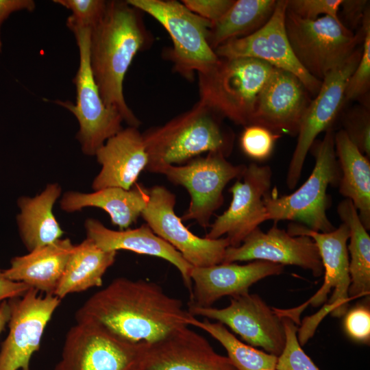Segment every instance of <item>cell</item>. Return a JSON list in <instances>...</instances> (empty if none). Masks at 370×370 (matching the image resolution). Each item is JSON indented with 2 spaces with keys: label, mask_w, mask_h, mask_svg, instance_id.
I'll return each mask as SVG.
<instances>
[{
  "label": "cell",
  "mask_w": 370,
  "mask_h": 370,
  "mask_svg": "<svg viewBox=\"0 0 370 370\" xmlns=\"http://www.w3.org/2000/svg\"><path fill=\"white\" fill-rule=\"evenodd\" d=\"M10 306L8 300L0 304V334L3 331L10 318Z\"/></svg>",
  "instance_id": "43"
},
{
  "label": "cell",
  "mask_w": 370,
  "mask_h": 370,
  "mask_svg": "<svg viewBox=\"0 0 370 370\" xmlns=\"http://www.w3.org/2000/svg\"><path fill=\"white\" fill-rule=\"evenodd\" d=\"M148 344L127 341L95 323L76 322L53 370H134Z\"/></svg>",
  "instance_id": "10"
},
{
  "label": "cell",
  "mask_w": 370,
  "mask_h": 370,
  "mask_svg": "<svg viewBox=\"0 0 370 370\" xmlns=\"http://www.w3.org/2000/svg\"><path fill=\"white\" fill-rule=\"evenodd\" d=\"M280 137L269 130L258 125L245 127L240 143L243 151L249 158L262 160L271 154L276 140Z\"/></svg>",
  "instance_id": "36"
},
{
  "label": "cell",
  "mask_w": 370,
  "mask_h": 370,
  "mask_svg": "<svg viewBox=\"0 0 370 370\" xmlns=\"http://www.w3.org/2000/svg\"><path fill=\"white\" fill-rule=\"evenodd\" d=\"M86 238L92 240L101 249L117 251L127 250L139 254L162 258L174 265L180 271L184 284L190 293L192 289L189 264L169 243L157 236L147 224L135 229L112 230L95 219L85 221Z\"/></svg>",
  "instance_id": "23"
},
{
  "label": "cell",
  "mask_w": 370,
  "mask_h": 370,
  "mask_svg": "<svg viewBox=\"0 0 370 370\" xmlns=\"http://www.w3.org/2000/svg\"><path fill=\"white\" fill-rule=\"evenodd\" d=\"M149 199L141 213L146 224L173 246L193 267L222 263L230 242L226 237L201 238L192 233L175 212V195L159 185L148 188Z\"/></svg>",
  "instance_id": "13"
},
{
  "label": "cell",
  "mask_w": 370,
  "mask_h": 370,
  "mask_svg": "<svg viewBox=\"0 0 370 370\" xmlns=\"http://www.w3.org/2000/svg\"><path fill=\"white\" fill-rule=\"evenodd\" d=\"M38 293L29 288L8 300L9 332L1 345L0 370H31L32 357L40 349L45 329L61 302L53 295Z\"/></svg>",
  "instance_id": "12"
},
{
  "label": "cell",
  "mask_w": 370,
  "mask_h": 370,
  "mask_svg": "<svg viewBox=\"0 0 370 370\" xmlns=\"http://www.w3.org/2000/svg\"><path fill=\"white\" fill-rule=\"evenodd\" d=\"M224 119L199 100L189 110L143 134L149 172L161 174L171 165H182L204 153L216 152L228 157L235 134Z\"/></svg>",
  "instance_id": "3"
},
{
  "label": "cell",
  "mask_w": 370,
  "mask_h": 370,
  "mask_svg": "<svg viewBox=\"0 0 370 370\" xmlns=\"http://www.w3.org/2000/svg\"><path fill=\"white\" fill-rule=\"evenodd\" d=\"M148 199V188L136 183L128 190L108 187L90 193L68 191L60 200V208L66 212L87 207L101 208L109 214L113 225L123 230L137 221Z\"/></svg>",
  "instance_id": "25"
},
{
  "label": "cell",
  "mask_w": 370,
  "mask_h": 370,
  "mask_svg": "<svg viewBox=\"0 0 370 370\" xmlns=\"http://www.w3.org/2000/svg\"><path fill=\"white\" fill-rule=\"evenodd\" d=\"M310 150L315 164L306 182L290 195L278 197L269 191L264 196L267 221H297L312 230L330 232L335 227L326 214L330 204L327 189L338 186L341 177L333 129L327 130L322 140H315Z\"/></svg>",
  "instance_id": "5"
},
{
  "label": "cell",
  "mask_w": 370,
  "mask_h": 370,
  "mask_svg": "<svg viewBox=\"0 0 370 370\" xmlns=\"http://www.w3.org/2000/svg\"><path fill=\"white\" fill-rule=\"evenodd\" d=\"M275 0L234 1L225 14L212 25L208 43L214 49L225 42L247 36L263 26L271 16Z\"/></svg>",
  "instance_id": "30"
},
{
  "label": "cell",
  "mask_w": 370,
  "mask_h": 370,
  "mask_svg": "<svg viewBox=\"0 0 370 370\" xmlns=\"http://www.w3.org/2000/svg\"><path fill=\"white\" fill-rule=\"evenodd\" d=\"M190 325L201 328L219 341L226 349L227 357L238 370H275L278 356L243 343L223 324L212 323L207 319L200 321L194 317Z\"/></svg>",
  "instance_id": "31"
},
{
  "label": "cell",
  "mask_w": 370,
  "mask_h": 370,
  "mask_svg": "<svg viewBox=\"0 0 370 370\" xmlns=\"http://www.w3.org/2000/svg\"><path fill=\"white\" fill-rule=\"evenodd\" d=\"M283 271L284 265L264 260L244 265L223 262L208 267H193L189 304L210 307L223 297L248 293L252 284L266 277L280 275Z\"/></svg>",
  "instance_id": "21"
},
{
  "label": "cell",
  "mask_w": 370,
  "mask_h": 370,
  "mask_svg": "<svg viewBox=\"0 0 370 370\" xmlns=\"http://www.w3.org/2000/svg\"><path fill=\"white\" fill-rule=\"evenodd\" d=\"M29 288L23 282L6 278L0 270V304L3 301L23 295Z\"/></svg>",
  "instance_id": "42"
},
{
  "label": "cell",
  "mask_w": 370,
  "mask_h": 370,
  "mask_svg": "<svg viewBox=\"0 0 370 370\" xmlns=\"http://www.w3.org/2000/svg\"><path fill=\"white\" fill-rule=\"evenodd\" d=\"M334 146L341 172L339 193L350 199L367 229L370 228V162L343 130L334 133Z\"/></svg>",
  "instance_id": "27"
},
{
  "label": "cell",
  "mask_w": 370,
  "mask_h": 370,
  "mask_svg": "<svg viewBox=\"0 0 370 370\" xmlns=\"http://www.w3.org/2000/svg\"><path fill=\"white\" fill-rule=\"evenodd\" d=\"M79 49V64L73 83L76 87L75 103L70 101H56L76 117L79 130L76 137L83 153L95 156L97 149L122 127L123 121L115 110L103 103L95 80L90 63V29L73 27Z\"/></svg>",
  "instance_id": "9"
},
{
  "label": "cell",
  "mask_w": 370,
  "mask_h": 370,
  "mask_svg": "<svg viewBox=\"0 0 370 370\" xmlns=\"http://www.w3.org/2000/svg\"><path fill=\"white\" fill-rule=\"evenodd\" d=\"M187 310L194 317L226 325L251 346L260 347L278 357L285 347L282 319L256 294L248 292L231 297L230 304L223 308L188 304Z\"/></svg>",
  "instance_id": "16"
},
{
  "label": "cell",
  "mask_w": 370,
  "mask_h": 370,
  "mask_svg": "<svg viewBox=\"0 0 370 370\" xmlns=\"http://www.w3.org/2000/svg\"><path fill=\"white\" fill-rule=\"evenodd\" d=\"M95 156L101 166L92 182L95 191L108 187L130 189L148 164L143 134L131 126L108 138Z\"/></svg>",
  "instance_id": "22"
},
{
  "label": "cell",
  "mask_w": 370,
  "mask_h": 370,
  "mask_svg": "<svg viewBox=\"0 0 370 370\" xmlns=\"http://www.w3.org/2000/svg\"><path fill=\"white\" fill-rule=\"evenodd\" d=\"M260 370H273V369H260Z\"/></svg>",
  "instance_id": "45"
},
{
  "label": "cell",
  "mask_w": 370,
  "mask_h": 370,
  "mask_svg": "<svg viewBox=\"0 0 370 370\" xmlns=\"http://www.w3.org/2000/svg\"><path fill=\"white\" fill-rule=\"evenodd\" d=\"M337 212L349 230L350 254L349 271L350 285L348 295L350 301L369 295L370 292V236L363 226L356 208L349 199L341 201Z\"/></svg>",
  "instance_id": "29"
},
{
  "label": "cell",
  "mask_w": 370,
  "mask_h": 370,
  "mask_svg": "<svg viewBox=\"0 0 370 370\" xmlns=\"http://www.w3.org/2000/svg\"><path fill=\"white\" fill-rule=\"evenodd\" d=\"M342 0H287V10L300 18L314 20L319 15L340 19L338 12Z\"/></svg>",
  "instance_id": "37"
},
{
  "label": "cell",
  "mask_w": 370,
  "mask_h": 370,
  "mask_svg": "<svg viewBox=\"0 0 370 370\" xmlns=\"http://www.w3.org/2000/svg\"><path fill=\"white\" fill-rule=\"evenodd\" d=\"M287 0L277 1L267 23L254 33L230 40L214 49L219 58H249L264 61L295 75L309 93L316 95L321 86L299 64L292 50L285 28Z\"/></svg>",
  "instance_id": "14"
},
{
  "label": "cell",
  "mask_w": 370,
  "mask_h": 370,
  "mask_svg": "<svg viewBox=\"0 0 370 370\" xmlns=\"http://www.w3.org/2000/svg\"><path fill=\"white\" fill-rule=\"evenodd\" d=\"M134 370H147V369H145L141 362V363Z\"/></svg>",
  "instance_id": "44"
},
{
  "label": "cell",
  "mask_w": 370,
  "mask_h": 370,
  "mask_svg": "<svg viewBox=\"0 0 370 370\" xmlns=\"http://www.w3.org/2000/svg\"><path fill=\"white\" fill-rule=\"evenodd\" d=\"M288 232L293 236L305 235L315 242L323 267L324 280L321 287L300 306L291 309L273 308L278 316L288 317L299 323L302 311L309 305L314 307L324 304L332 291L328 303L314 315L306 318L299 330V343L304 345L313 335L320 321L328 314L335 317L343 316L350 301L348 291L350 285L349 256L347 242L349 237L348 226L342 223L330 232H320L306 226L291 224Z\"/></svg>",
  "instance_id": "4"
},
{
  "label": "cell",
  "mask_w": 370,
  "mask_h": 370,
  "mask_svg": "<svg viewBox=\"0 0 370 370\" xmlns=\"http://www.w3.org/2000/svg\"><path fill=\"white\" fill-rule=\"evenodd\" d=\"M274 69L254 58H219L208 72L197 75L199 100L223 119L247 126L258 95Z\"/></svg>",
  "instance_id": "6"
},
{
  "label": "cell",
  "mask_w": 370,
  "mask_h": 370,
  "mask_svg": "<svg viewBox=\"0 0 370 370\" xmlns=\"http://www.w3.org/2000/svg\"><path fill=\"white\" fill-rule=\"evenodd\" d=\"M275 223L267 232L257 227L239 246H229L223 262L264 260L297 266L310 271L315 277L321 276L323 267L313 239L305 235L293 236Z\"/></svg>",
  "instance_id": "18"
},
{
  "label": "cell",
  "mask_w": 370,
  "mask_h": 370,
  "mask_svg": "<svg viewBox=\"0 0 370 370\" xmlns=\"http://www.w3.org/2000/svg\"><path fill=\"white\" fill-rule=\"evenodd\" d=\"M369 3L366 0H342L340 8L347 23L353 27L362 23L365 14L369 8Z\"/></svg>",
  "instance_id": "40"
},
{
  "label": "cell",
  "mask_w": 370,
  "mask_h": 370,
  "mask_svg": "<svg viewBox=\"0 0 370 370\" xmlns=\"http://www.w3.org/2000/svg\"><path fill=\"white\" fill-rule=\"evenodd\" d=\"M342 129L351 142L369 159L370 113L367 107L356 106L342 116Z\"/></svg>",
  "instance_id": "34"
},
{
  "label": "cell",
  "mask_w": 370,
  "mask_h": 370,
  "mask_svg": "<svg viewBox=\"0 0 370 370\" xmlns=\"http://www.w3.org/2000/svg\"><path fill=\"white\" fill-rule=\"evenodd\" d=\"M272 171L255 163L247 166L241 179L229 189L232 199L228 208L218 216L205 237L217 239L226 235L230 246L238 247L256 228L267 221L264 196L270 191Z\"/></svg>",
  "instance_id": "17"
},
{
  "label": "cell",
  "mask_w": 370,
  "mask_h": 370,
  "mask_svg": "<svg viewBox=\"0 0 370 370\" xmlns=\"http://www.w3.org/2000/svg\"><path fill=\"white\" fill-rule=\"evenodd\" d=\"M345 332L352 339L367 343L370 338V310L360 305L346 312L344 320Z\"/></svg>",
  "instance_id": "38"
},
{
  "label": "cell",
  "mask_w": 370,
  "mask_h": 370,
  "mask_svg": "<svg viewBox=\"0 0 370 370\" xmlns=\"http://www.w3.org/2000/svg\"><path fill=\"white\" fill-rule=\"evenodd\" d=\"M247 168L234 165L220 153H208L182 165L166 166L161 174L175 185L185 188L190 204L182 221L194 220L204 228L208 227L214 212L223 204V190L234 179H241Z\"/></svg>",
  "instance_id": "11"
},
{
  "label": "cell",
  "mask_w": 370,
  "mask_h": 370,
  "mask_svg": "<svg viewBox=\"0 0 370 370\" xmlns=\"http://www.w3.org/2000/svg\"><path fill=\"white\" fill-rule=\"evenodd\" d=\"M234 0H183L181 2L191 12L209 21H219L234 3Z\"/></svg>",
  "instance_id": "39"
},
{
  "label": "cell",
  "mask_w": 370,
  "mask_h": 370,
  "mask_svg": "<svg viewBox=\"0 0 370 370\" xmlns=\"http://www.w3.org/2000/svg\"><path fill=\"white\" fill-rule=\"evenodd\" d=\"M141 12L126 1H108L90 34V63L103 103L137 128L141 122L126 103L123 81L136 53L151 41Z\"/></svg>",
  "instance_id": "2"
},
{
  "label": "cell",
  "mask_w": 370,
  "mask_h": 370,
  "mask_svg": "<svg viewBox=\"0 0 370 370\" xmlns=\"http://www.w3.org/2000/svg\"><path fill=\"white\" fill-rule=\"evenodd\" d=\"M35 2L32 0H0V29L3 21L14 12L26 10L29 12L34 10ZM2 42L0 37V51Z\"/></svg>",
  "instance_id": "41"
},
{
  "label": "cell",
  "mask_w": 370,
  "mask_h": 370,
  "mask_svg": "<svg viewBox=\"0 0 370 370\" xmlns=\"http://www.w3.org/2000/svg\"><path fill=\"white\" fill-rule=\"evenodd\" d=\"M61 192L58 184H49L35 197L18 199L21 212L17 223L21 240L29 251L53 243L63 235L64 231L53 212Z\"/></svg>",
  "instance_id": "26"
},
{
  "label": "cell",
  "mask_w": 370,
  "mask_h": 370,
  "mask_svg": "<svg viewBox=\"0 0 370 370\" xmlns=\"http://www.w3.org/2000/svg\"><path fill=\"white\" fill-rule=\"evenodd\" d=\"M308 93L295 75L275 68L258 95L250 125L262 126L280 136H297L311 101Z\"/></svg>",
  "instance_id": "19"
},
{
  "label": "cell",
  "mask_w": 370,
  "mask_h": 370,
  "mask_svg": "<svg viewBox=\"0 0 370 370\" xmlns=\"http://www.w3.org/2000/svg\"><path fill=\"white\" fill-rule=\"evenodd\" d=\"M362 46L358 63L349 77L345 91V101L359 99L370 86V12L366 11L362 21Z\"/></svg>",
  "instance_id": "32"
},
{
  "label": "cell",
  "mask_w": 370,
  "mask_h": 370,
  "mask_svg": "<svg viewBox=\"0 0 370 370\" xmlns=\"http://www.w3.org/2000/svg\"><path fill=\"white\" fill-rule=\"evenodd\" d=\"M73 247L69 238H60L27 254L13 258L10 267L2 271L3 274L38 292L54 295Z\"/></svg>",
  "instance_id": "24"
},
{
  "label": "cell",
  "mask_w": 370,
  "mask_h": 370,
  "mask_svg": "<svg viewBox=\"0 0 370 370\" xmlns=\"http://www.w3.org/2000/svg\"><path fill=\"white\" fill-rule=\"evenodd\" d=\"M361 56L356 49L339 67L323 80L315 97L310 101L302 117L295 149L289 163L286 183L291 190L297 184L308 152L317 136L332 128L344 103L347 81L355 70Z\"/></svg>",
  "instance_id": "15"
},
{
  "label": "cell",
  "mask_w": 370,
  "mask_h": 370,
  "mask_svg": "<svg viewBox=\"0 0 370 370\" xmlns=\"http://www.w3.org/2000/svg\"><path fill=\"white\" fill-rule=\"evenodd\" d=\"M194 317L158 284L126 278L94 293L75 314L76 322L95 323L127 341L149 344L190 325Z\"/></svg>",
  "instance_id": "1"
},
{
  "label": "cell",
  "mask_w": 370,
  "mask_h": 370,
  "mask_svg": "<svg viewBox=\"0 0 370 370\" xmlns=\"http://www.w3.org/2000/svg\"><path fill=\"white\" fill-rule=\"evenodd\" d=\"M285 28L297 60L320 81L341 66L362 40V31L354 34L339 19L330 16L304 19L287 9Z\"/></svg>",
  "instance_id": "8"
},
{
  "label": "cell",
  "mask_w": 370,
  "mask_h": 370,
  "mask_svg": "<svg viewBox=\"0 0 370 370\" xmlns=\"http://www.w3.org/2000/svg\"><path fill=\"white\" fill-rule=\"evenodd\" d=\"M116 251H104L86 238L74 245L54 295L60 299L103 284V276L115 261Z\"/></svg>",
  "instance_id": "28"
},
{
  "label": "cell",
  "mask_w": 370,
  "mask_h": 370,
  "mask_svg": "<svg viewBox=\"0 0 370 370\" xmlns=\"http://www.w3.org/2000/svg\"><path fill=\"white\" fill-rule=\"evenodd\" d=\"M142 364L147 370H238L216 352L206 338L188 326L148 344Z\"/></svg>",
  "instance_id": "20"
},
{
  "label": "cell",
  "mask_w": 370,
  "mask_h": 370,
  "mask_svg": "<svg viewBox=\"0 0 370 370\" xmlns=\"http://www.w3.org/2000/svg\"><path fill=\"white\" fill-rule=\"evenodd\" d=\"M127 3L154 18L169 33L172 47L165 52L175 73L186 79L208 72L219 57L208 43L212 23L175 0H127Z\"/></svg>",
  "instance_id": "7"
},
{
  "label": "cell",
  "mask_w": 370,
  "mask_h": 370,
  "mask_svg": "<svg viewBox=\"0 0 370 370\" xmlns=\"http://www.w3.org/2000/svg\"><path fill=\"white\" fill-rule=\"evenodd\" d=\"M54 3L70 10L72 14L66 21L67 27L91 29L103 16L108 1L103 0H54Z\"/></svg>",
  "instance_id": "35"
},
{
  "label": "cell",
  "mask_w": 370,
  "mask_h": 370,
  "mask_svg": "<svg viewBox=\"0 0 370 370\" xmlns=\"http://www.w3.org/2000/svg\"><path fill=\"white\" fill-rule=\"evenodd\" d=\"M285 334L286 344L278 358L275 370H319L302 349L298 341V328L288 317H282Z\"/></svg>",
  "instance_id": "33"
}]
</instances>
